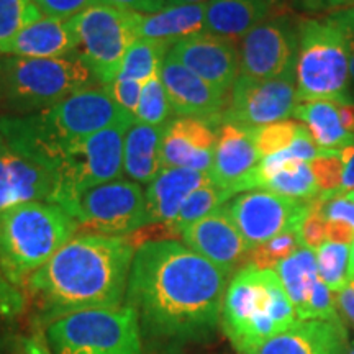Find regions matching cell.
Here are the masks:
<instances>
[{"mask_svg":"<svg viewBox=\"0 0 354 354\" xmlns=\"http://www.w3.org/2000/svg\"><path fill=\"white\" fill-rule=\"evenodd\" d=\"M227 279L184 243L146 240L136 246L125 304L136 312L148 342L177 348L215 330Z\"/></svg>","mask_w":354,"mask_h":354,"instance_id":"1","label":"cell"},{"mask_svg":"<svg viewBox=\"0 0 354 354\" xmlns=\"http://www.w3.org/2000/svg\"><path fill=\"white\" fill-rule=\"evenodd\" d=\"M135 251L130 236L79 234L26 279L24 289L48 325L82 310L120 307Z\"/></svg>","mask_w":354,"mask_h":354,"instance_id":"2","label":"cell"},{"mask_svg":"<svg viewBox=\"0 0 354 354\" xmlns=\"http://www.w3.org/2000/svg\"><path fill=\"white\" fill-rule=\"evenodd\" d=\"M135 118L117 105L107 87L79 91L55 107L32 115L0 117V135L13 149L56 174L66 153L88 136Z\"/></svg>","mask_w":354,"mask_h":354,"instance_id":"3","label":"cell"},{"mask_svg":"<svg viewBox=\"0 0 354 354\" xmlns=\"http://www.w3.org/2000/svg\"><path fill=\"white\" fill-rule=\"evenodd\" d=\"M221 328L243 354L299 322L294 305L274 269L246 264L225 292Z\"/></svg>","mask_w":354,"mask_h":354,"instance_id":"4","label":"cell"},{"mask_svg":"<svg viewBox=\"0 0 354 354\" xmlns=\"http://www.w3.org/2000/svg\"><path fill=\"white\" fill-rule=\"evenodd\" d=\"M79 233L77 221L55 202H26L0 214V266L24 289L38 271Z\"/></svg>","mask_w":354,"mask_h":354,"instance_id":"5","label":"cell"},{"mask_svg":"<svg viewBox=\"0 0 354 354\" xmlns=\"http://www.w3.org/2000/svg\"><path fill=\"white\" fill-rule=\"evenodd\" d=\"M2 105L12 113L32 115L59 104L84 88L100 86L79 55L66 57H0Z\"/></svg>","mask_w":354,"mask_h":354,"instance_id":"6","label":"cell"},{"mask_svg":"<svg viewBox=\"0 0 354 354\" xmlns=\"http://www.w3.org/2000/svg\"><path fill=\"white\" fill-rule=\"evenodd\" d=\"M295 82L299 102L354 104L349 92V41L335 13L300 21Z\"/></svg>","mask_w":354,"mask_h":354,"instance_id":"7","label":"cell"},{"mask_svg":"<svg viewBox=\"0 0 354 354\" xmlns=\"http://www.w3.org/2000/svg\"><path fill=\"white\" fill-rule=\"evenodd\" d=\"M46 342L53 354H143L138 315L127 304L57 318L48 325Z\"/></svg>","mask_w":354,"mask_h":354,"instance_id":"8","label":"cell"},{"mask_svg":"<svg viewBox=\"0 0 354 354\" xmlns=\"http://www.w3.org/2000/svg\"><path fill=\"white\" fill-rule=\"evenodd\" d=\"M131 123H118L74 145L56 169L53 202L64 209L87 190L122 179L123 140Z\"/></svg>","mask_w":354,"mask_h":354,"instance_id":"9","label":"cell"},{"mask_svg":"<svg viewBox=\"0 0 354 354\" xmlns=\"http://www.w3.org/2000/svg\"><path fill=\"white\" fill-rule=\"evenodd\" d=\"M64 210L77 221L84 234L130 236L149 225L145 190L141 184L127 179L97 185Z\"/></svg>","mask_w":354,"mask_h":354,"instance_id":"10","label":"cell"},{"mask_svg":"<svg viewBox=\"0 0 354 354\" xmlns=\"http://www.w3.org/2000/svg\"><path fill=\"white\" fill-rule=\"evenodd\" d=\"M79 38L77 55L86 61L102 86L120 74L122 63L136 39L135 12L100 2L71 19Z\"/></svg>","mask_w":354,"mask_h":354,"instance_id":"11","label":"cell"},{"mask_svg":"<svg viewBox=\"0 0 354 354\" xmlns=\"http://www.w3.org/2000/svg\"><path fill=\"white\" fill-rule=\"evenodd\" d=\"M299 105L295 73L276 79H251L240 76L230 92L227 109L220 123H232L248 130L287 120Z\"/></svg>","mask_w":354,"mask_h":354,"instance_id":"12","label":"cell"},{"mask_svg":"<svg viewBox=\"0 0 354 354\" xmlns=\"http://www.w3.org/2000/svg\"><path fill=\"white\" fill-rule=\"evenodd\" d=\"M299 26L294 17L276 13L248 32L240 44V76L263 81L295 73Z\"/></svg>","mask_w":354,"mask_h":354,"instance_id":"13","label":"cell"},{"mask_svg":"<svg viewBox=\"0 0 354 354\" xmlns=\"http://www.w3.org/2000/svg\"><path fill=\"white\" fill-rule=\"evenodd\" d=\"M230 215L251 250L287 232H300L310 212V201L248 190L227 203Z\"/></svg>","mask_w":354,"mask_h":354,"instance_id":"14","label":"cell"},{"mask_svg":"<svg viewBox=\"0 0 354 354\" xmlns=\"http://www.w3.org/2000/svg\"><path fill=\"white\" fill-rule=\"evenodd\" d=\"M169 53L225 95L240 77V50L230 38L202 32L176 41Z\"/></svg>","mask_w":354,"mask_h":354,"instance_id":"15","label":"cell"},{"mask_svg":"<svg viewBox=\"0 0 354 354\" xmlns=\"http://www.w3.org/2000/svg\"><path fill=\"white\" fill-rule=\"evenodd\" d=\"M180 238L185 246L209 259L228 276L251 253V248L230 215L227 203L185 228Z\"/></svg>","mask_w":354,"mask_h":354,"instance_id":"16","label":"cell"},{"mask_svg":"<svg viewBox=\"0 0 354 354\" xmlns=\"http://www.w3.org/2000/svg\"><path fill=\"white\" fill-rule=\"evenodd\" d=\"M159 77L165 84L176 117L203 118L220 125V117L227 109L230 95L221 94L189 71L171 53L162 61Z\"/></svg>","mask_w":354,"mask_h":354,"instance_id":"17","label":"cell"},{"mask_svg":"<svg viewBox=\"0 0 354 354\" xmlns=\"http://www.w3.org/2000/svg\"><path fill=\"white\" fill-rule=\"evenodd\" d=\"M56 174L13 149L0 135V214L26 202H53Z\"/></svg>","mask_w":354,"mask_h":354,"instance_id":"18","label":"cell"},{"mask_svg":"<svg viewBox=\"0 0 354 354\" xmlns=\"http://www.w3.org/2000/svg\"><path fill=\"white\" fill-rule=\"evenodd\" d=\"M215 122L192 117H176L165 127L161 165L165 167L210 172L216 145Z\"/></svg>","mask_w":354,"mask_h":354,"instance_id":"19","label":"cell"},{"mask_svg":"<svg viewBox=\"0 0 354 354\" xmlns=\"http://www.w3.org/2000/svg\"><path fill=\"white\" fill-rule=\"evenodd\" d=\"M253 138V130L220 123L216 130V145L210 176L214 184L230 190L233 196L240 194V185L261 162Z\"/></svg>","mask_w":354,"mask_h":354,"instance_id":"20","label":"cell"},{"mask_svg":"<svg viewBox=\"0 0 354 354\" xmlns=\"http://www.w3.org/2000/svg\"><path fill=\"white\" fill-rule=\"evenodd\" d=\"M348 338L342 322L299 320L243 354H342Z\"/></svg>","mask_w":354,"mask_h":354,"instance_id":"21","label":"cell"},{"mask_svg":"<svg viewBox=\"0 0 354 354\" xmlns=\"http://www.w3.org/2000/svg\"><path fill=\"white\" fill-rule=\"evenodd\" d=\"M212 183L210 172L185 167H165L159 171L145 190L149 225H169L184 202L197 189Z\"/></svg>","mask_w":354,"mask_h":354,"instance_id":"22","label":"cell"},{"mask_svg":"<svg viewBox=\"0 0 354 354\" xmlns=\"http://www.w3.org/2000/svg\"><path fill=\"white\" fill-rule=\"evenodd\" d=\"M79 38L73 21L43 17L17 35L12 41L0 46V56L66 57L77 55Z\"/></svg>","mask_w":354,"mask_h":354,"instance_id":"23","label":"cell"},{"mask_svg":"<svg viewBox=\"0 0 354 354\" xmlns=\"http://www.w3.org/2000/svg\"><path fill=\"white\" fill-rule=\"evenodd\" d=\"M286 0H210L207 3V32L240 39L248 32L276 15Z\"/></svg>","mask_w":354,"mask_h":354,"instance_id":"24","label":"cell"},{"mask_svg":"<svg viewBox=\"0 0 354 354\" xmlns=\"http://www.w3.org/2000/svg\"><path fill=\"white\" fill-rule=\"evenodd\" d=\"M207 3H176L165 10L143 15L135 13L136 38L169 43L207 32Z\"/></svg>","mask_w":354,"mask_h":354,"instance_id":"25","label":"cell"},{"mask_svg":"<svg viewBox=\"0 0 354 354\" xmlns=\"http://www.w3.org/2000/svg\"><path fill=\"white\" fill-rule=\"evenodd\" d=\"M165 127L133 122L123 140V172L128 179L148 185L162 169L161 148Z\"/></svg>","mask_w":354,"mask_h":354,"instance_id":"26","label":"cell"},{"mask_svg":"<svg viewBox=\"0 0 354 354\" xmlns=\"http://www.w3.org/2000/svg\"><path fill=\"white\" fill-rule=\"evenodd\" d=\"M294 117L305 123L313 141L322 149V156L338 154L344 146L354 143L353 133L344 130L336 102H300L294 110Z\"/></svg>","mask_w":354,"mask_h":354,"instance_id":"27","label":"cell"},{"mask_svg":"<svg viewBox=\"0 0 354 354\" xmlns=\"http://www.w3.org/2000/svg\"><path fill=\"white\" fill-rule=\"evenodd\" d=\"M274 271L281 279L282 286H284L287 295L294 305L297 318H300L310 297H312L317 282L320 281L315 251L302 246L290 258L281 261L274 268Z\"/></svg>","mask_w":354,"mask_h":354,"instance_id":"28","label":"cell"},{"mask_svg":"<svg viewBox=\"0 0 354 354\" xmlns=\"http://www.w3.org/2000/svg\"><path fill=\"white\" fill-rule=\"evenodd\" d=\"M169 43L148 38H136L128 48L118 76L131 79V81L140 84H146L149 79L159 76L162 61L169 53Z\"/></svg>","mask_w":354,"mask_h":354,"instance_id":"29","label":"cell"},{"mask_svg":"<svg viewBox=\"0 0 354 354\" xmlns=\"http://www.w3.org/2000/svg\"><path fill=\"white\" fill-rule=\"evenodd\" d=\"M232 197L234 196L230 190L220 187V185H216L214 183L209 185H203V187L197 189L196 192L184 202L179 214H177L176 218L167 225V228L171 230L172 234H180L185 228L190 227V225H194L196 221L202 220L203 216L210 215L212 212L218 210L220 207L232 201Z\"/></svg>","mask_w":354,"mask_h":354,"instance_id":"30","label":"cell"},{"mask_svg":"<svg viewBox=\"0 0 354 354\" xmlns=\"http://www.w3.org/2000/svg\"><path fill=\"white\" fill-rule=\"evenodd\" d=\"M261 190L279 194V196L299 198V201H312L320 196L315 176H313L310 162H292L266 183Z\"/></svg>","mask_w":354,"mask_h":354,"instance_id":"31","label":"cell"},{"mask_svg":"<svg viewBox=\"0 0 354 354\" xmlns=\"http://www.w3.org/2000/svg\"><path fill=\"white\" fill-rule=\"evenodd\" d=\"M172 107L161 77L156 76L143 84L135 122L153 127H166L172 120Z\"/></svg>","mask_w":354,"mask_h":354,"instance_id":"32","label":"cell"},{"mask_svg":"<svg viewBox=\"0 0 354 354\" xmlns=\"http://www.w3.org/2000/svg\"><path fill=\"white\" fill-rule=\"evenodd\" d=\"M315 254L322 281L333 294H338L349 281V246L325 241Z\"/></svg>","mask_w":354,"mask_h":354,"instance_id":"33","label":"cell"},{"mask_svg":"<svg viewBox=\"0 0 354 354\" xmlns=\"http://www.w3.org/2000/svg\"><path fill=\"white\" fill-rule=\"evenodd\" d=\"M41 19L43 13L33 0H0V46Z\"/></svg>","mask_w":354,"mask_h":354,"instance_id":"34","label":"cell"},{"mask_svg":"<svg viewBox=\"0 0 354 354\" xmlns=\"http://www.w3.org/2000/svg\"><path fill=\"white\" fill-rule=\"evenodd\" d=\"M305 246L300 232H287L272 238L250 253V264L259 269H274L276 266Z\"/></svg>","mask_w":354,"mask_h":354,"instance_id":"35","label":"cell"},{"mask_svg":"<svg viewBox=\"0 0 354 354\" xmlns=\"http://www.w3.org/2000/svg\"><path fill=\"white\" fill-rule=\"evenodd\" d=\"M305 125L295 120H282L272 125L253 130L254 145L261 158L271 156L274 153L282 151L292 145L297 136L305 130Z\"/></svg>","mask_w":354,"mask_h":354,"instance_id":"36","label":"cell"},{"mask_svg":"<svg viewBox=\"0 0 354 354\" xmlns=\"http://www.w3.org/2000/svg\"><path fill=\"white\" fill-rule=\"evenodd\" d=\"M310 167H312L317 185L320 189V196L323 198L338 197V190L342 187L343 179V162L338 154L318 156L310 162Z\"/></svg>","mask_w":354,"mask_h":354,"instance_id":"37","label":"cell"},{"mask_svg":"<svg viewBox=\"0 0 354 354\" xmlns=\"http://www.w3.org/2000/svg\"><path fill=\"white\" fill-rule=\"evenodd\" d=\"M105 87H107L110 97L117 102L118 107L123 109L127 113H130L131 117L135 118V112L136 107H138L143 84L118 76L113 82H110L109 86Z\"/></svg>","mask_w":354,"mask_h":354,"instance_id":"38","label":"cell"},{"mask_svg":"<svg viewBox=\"0 0 354 354\" xmlns=\"http://www.w3.org/2000/svg\"><path fill=\"white\" fill-rule=\"evenodd\" d=\"M43 17L69 20L102 0H33Z\"/></svg>","mask_w":354,"mask_h":354,"instance_id":"39","label":"cell"},{"mask_svg":"<svg viewBox=\"0 0 354 354\" xmlns=\"http://www.w3.org/2000/svg\"><path fill=\"white\" fill-rule=\"evenodd\" d=\"M300 236H302L304 245L313 251H317L326 241V220L323 218L313 198L310 201L307 218L304 220L302 228H300Z\"/></svg>","mask_w":354,"mask_h":354,"instance_id":"40","label":"cell"},{"mask_svg":"<svg viewBox=\"0 0 354 354\" xmlns=\"http://www.w3.org/2000/svg\"><path fill=\"white\" fill-rule=\"evenodd\" d=\"M24 290L12 284L0 266V318H13L25 310Z\"/></svg>","mask_w":354,"mask_h":354,"instance_id":"41","label":"cell"},{"mask_svg":"<svg viewBox=\"0 0 354 354\" xmlns=\"http://www.w3.org/2000/svg\"><path fill=\"white\" fill-rule=\"evenodd\" d=\"M313 202L325 220L344 221L354 228V202L348 201L346 197L323 198L322 196L313 198Z\"/></svg>","mask_w":354,"mask_h":354,"instance_id":"42","label":"cell"},{"mask_svg":"<svg viewBox=\"0 0 354 354\" xmlns=\"http://www.w3.org/2000/svg\"><path fill=\"white\" fill-rule=\"evenodd\" d=\"M102 2L120 10L143 13V15H151L172 6L171 0H102Z\"/></svg>","mask_w":354,"mask_h":354,"instance_id":"43","label":"cell"},{"mask_svg":"<svg viewBox=\"0 0 354 354\" xmlns=\"http://www.w3.org/2000/svg\"><path fill=\"white\" fill-rule=\"evenodd\" d=\"M338 156L343 162V179L342 187L338 190V197H343L354 190V143L344 146L338 153Z\"/></svg>","mask_w":354,"mask_h":354,"instance_id":"44","label":"cell"},{"mask_svg":"<svg viewBox=\"0 0 354 354\" xmlns=\"http://www.w3.org/2000/svg\"><path fill=\"white\" fill-rule=\"evenodd\" d=\"M335 17L343 25L349 41V73L354 79V6L336 10Z\"/></svg>","mask_w":354,"mask_h":354,"instance_id":"45","label":"cell"},{"mask_svg":"<svg viewBox=\"0 0 354 354\" xmlns=\"http://www.w3.org/2000/svg\"><path fill=\"white\" fill-rule=\"evenodd\" d=\"M326 241L351 246L354 241V228L344 221L326 220Z\"/></svg>","mask_w":354,"mask_h":354,"instance_id":"46","label":"cell"},{"mask_svg":"<svg viewBox=\"0 0 354 354\" xmlns=\"http://www.w3.org/2000/svg\"><path fill=\"white\" fill-rule=\"evenodd\" d=\"M17 354H53V351L46 342V336L37 331V333L21 338Z\"/></svg>","mask_w":354,"mask_h":354,"instance_id":"47","label":"cell"},{"mask_svg":"<svg viewBox=\"0 0 354 354\" xmlns=\"http://www.w3.org/2000/svg\"><path fill=\"white\" fill-rule=\"evenodd\" d=\"M336 307L343 312V315L353 323L354 326V279H349L348 284L336 294Z\"/></svg>","mask_w":354,"mask_h":354,"instance_id":"48","label":"cell"},{"mask_svg":"<svg viewBox=\"0 0 354 354\" xmlns=\"http://www.w3.org/2000/svg\"><path fill=\"white\" fill-rule=\"evenodd\" d=\"M344 130L354 135V104H338Z\"/></svg>","mask_w":354,"mask_h":354,"instance_id":"49","label":"cell"},{"mask_svg":"<svg viewBox=\"0 0 354 354\" xmlns=\"http://www.w3.org/2000/svg\"><path fill=\"white\" fill-rule=\"evenodd\" d=\"M312 6L326 7V8H343L354 6V0H310Z\"/></svg>","mask_w":354,"mask_h":354,"instance_id":"50","label":"cell"},{"mask_svg":"<svg viewBox=\"0 0 354 354\" xmlns=\"http://www.w3.org/2000/svg\"><path fill=\"white\" fill-rule=\"evenodd\" d=\"M349 279H354V241L349 246Z\"/></svg>","mask_w":354,"mask_h":354,"instance_id":"51","label":"cell"},{"mask_svg":"<svg viewBox=\"0 0 354 354\" xmlns=\"http://www.w3.org/2000/svg\"><path fill=\"white\" fill-rule=\"evenodd\" d=\"M172 6H176V3H209L210 0H171Z\"/></svg>","mask_w":354,"mask_h":354,"instance_id":"52","label":"cell"},{"mask_svg":"<svg viewBox=\"0 0 354 354\" xmlns=\"http://www.w3.org/2000/svg\"><path fill=\"white\" fill-rule=\"evenodd\" d=\"M342 354H354V339L351 342V339L348 338V343H346V346H344Z\"/></svg>","mask_w":354,"mask_h":354,"instance_id":"53","label":"cell"},{"mask_svg":"<svg viewBox=\"0 0 354 354\" xmlns=\"http://www.w3.org/2000/svg\"><path fill=\"white\" fill-rule=\"evenodd\" d=\"M343 197H346L348 201H351V202H354V190H351V192L349 194H346V196H343Z\"/></svg>","mask_w":354,"mask_h":354,"instance_id":"54","label":"cell"},{"mask_svg":"<svg viewBox=\"0 0 354 354\" xmlns=\"http://www.w3.org/2000/svg\"><path fill=\"white\" fill-rule=\"evenodd\" d=\"M0 107H2V82H0Z\"/></svg>","mask_w":354,"mask_h":354,"instance_id":"55","label":"cell"}]
</instances>
